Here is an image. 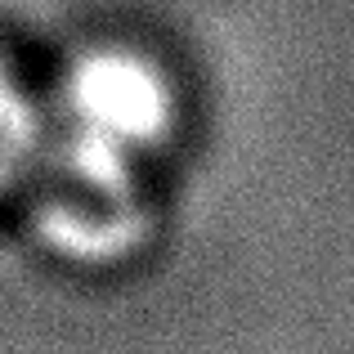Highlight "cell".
Masks as SVG:
<instances>
[{
  "label": "cell",
  "mask_w": 354,
  "mask_h": 354,
  "mask_svg": "<svg viewBox=\"0 0 354 354\" xmlns=\"http://www.w3.org/2000/svg\"><path fill=\"white\" fill-rule=\"evenodd\" d=\"M32 234L72 269H121L157 234L153 175L41 144L23 189Z\"/></svg>",
  "instance_id": "7a4b0ae2"
},
{
  "label": "cell",
  "mask_w": 354,
  "mask_h": 354,
  "mask_svg": "<svg viewBox=\"0 0 354 354\" xmlns=\"http://www.w3.org/2000/svg\"><path fill=\"white\" fill-rule=\"evenodd\" d=\"M180 130V86L157 54L126 41L86 45L45 99V144L153 171Z\"/></svg>",
  "instance_id": "6da1fadb"
},
{
  "label": "cell",
  "mask_w": 354,
  "mask_h": 354,
  "mask_svg": "<svg viewBox=\"0 0 354 354\" xmlns=\"http://www.w3.org/2000/svg\"><path fill=\"white\" fill-rule=\"evenodd\" d=\"M45 144V99L0 50V202L23 198Z\"/></svg>",
  "instance_id": "3957f363"
}]
</instances>
